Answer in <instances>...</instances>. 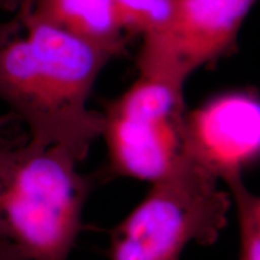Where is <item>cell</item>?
<instances>
[{"instance_id":"obj_3","label":"cell","mask_w":260,"mask_h":260,"mask_svg":"<svg viewBox=\"0 0 260 260\" xmlns=\"http://www.w3.org/2000/svg\"><path fill=\"white\" fill-rule=\"evenodd\" d=\"M232 205L218 178L182 153L113 228L110 260H180L190 243L210 246L218 240Z\"/></svg>"},{"instance_id":"obj_1","label":"cell","mask_w":260,"mask_h":260,"mask_svg":"<svg viewBox=\"0 0 260 260\" xmlns=\"http://www.w3.org/2000/svg\"><path fill=\"white\" fill-rule=\"evenodd\" d=\"M113 57L18 10L0 23V100L31 140L61 146L81 161L102 138L103 112L88 99Z\"/></svg>"},{"instance_id":"obj_9","label":"cell","mask_w":260,"mask_h":260,"mask_svg":"<svg viewBox=\"0 0 260 260\" xmlns=\"http://www.w3.org/2000/svg\"><path fill=\"white\" fill-rule=\"evenodd\" d=\"M178 0H113L128 34L142 38L160 32L170 23Z\"/></svg>"},{"instance_id":"obj_8","label":"cell","mask_w":260,"mask_h":260,"mask_svg":"<svg viewBox=\"0 0 260 260\" xmlns=\"http://www.w3.org/2000/svg\"><path fill=\"white\" fill-rule=\"evenodd\" d=\"M236 209L240 249L237 260H260V199L245 184L242 176L224 182Z\"/></svg>"},{"instance_id":"obj_2","label":"cell","mask_w":260,"mask_h":260,"mask_svg":"<svg viewBox=\"0 0 260 260\" xmlns=\"http://www.w3.org/2000/svg\"><path fill=\"white\" fill-rule=\"evenodd\" d=\"M77 162L31 140L14 113L0 117V234L29 260H69L92 188Z\"/></svg>"},{"instance_id":"obj_5","label":"cell","mask_w":260,"mask_h":260,"mask_svg":"<svg viewBox=\"0 0 260 260\" xmlns=\"http://www.w3.org/2000/svg\"><path fill=\"white\" fill-rule=\"evenodd\" d=\"M255 0H178L165 29L145 37L139 73L159 74L178 82L217 60L235 44Z\"/></svg>"},{"instance_id":"obj_7","label":"cell","mask_w":260,"mask_h":260,"mask_svg":"<svg viewBox=\"0 0 260 260\" xmlns=\"http://www.w3.org/2000/svg\"><path fill=\"white\" fill-rule=\"evenodd\" d=\"M17 10L118 56L128 31L113 0H14Z\"/></svg>"},{"instance_id":"obj_10","label":"cell","mask_w":260,"mask_h":260,"mask_svg":"<svg viewBox=\"0 0 260 260\" xmlns=\"http://www.w3.org/2000/svg\"><path fill=\"white\" fill-rule=\"evenodd\" d=\"M0 260H29L17 246L0 234Z\"/></svg>"},{"instance_id":"obj_4","label":"cell","mask_w":260,"mask_h":260,"mask_svg":"<svg viewBox=\"0 0 260 260\" xmlns=\"http://www.w3.org/2000/svg\"><path fill=\"white\" fill-rule=\"evenodd\" d=\"M183 83L159 74L138 79L106 106L102 138L116 175L154 182L183 153Z\"/></svg>"},{"instance_id":"obj_6","label":"cell","mask_w":260,"mask_h":260,"mask_svg":"<svg viewBox=\"0 0 260 260\" xmlns=\"http://www.w3.org/2000/svg\"><path fill=\"white\" fill-rule=\"evenodd\" d=\"M260 152V102L253 90H229L186 112L183 154L219 181L243 176Z\"/></svg>"}]
</instances>
